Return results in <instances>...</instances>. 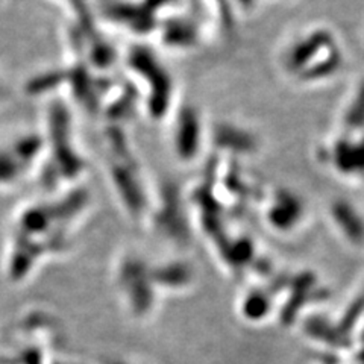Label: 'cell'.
<instances>
[{
	"instance_id": "cell-8",
	"label": "cell",
	"mask_w": 364,
	"mask_h": 364,
	"mask_svg": "<svg viewBox=\"0 0 364 364\" xmlns=\"http://www.w3.org/2000/svg\"><path fill=\"white\" fill-rule=\"evenodd\" d=\"M342 63H343L342 52L338 51L337 47H333L328 52V55L324 58V60L311 64L310 67H307L299 74V76L304 81L324 79V78L331 76V74H334L338 69H340Z\"/></svg>"
},
{
	"instance_id": "cell-7",
	"label": "cell",
	"mask_w": 364,
	"mask_h": 364,
	"mask_svg": "<svg viewBox=\"0 0 364 364\" xmlns=\"http://www.w3.org/2000/svg\"><path fill=\"white\" fill-rule=\"evenodd\" d=\"M217 143L234 152H252L256 147L255 137L245 129L223 125L217 128Z\"/></svg>"
},
{
	"instance_id": "cell-15",
	"label": "cell",
	"mask_w": 364,
	"mask_h": 364,
	"mask_svg": "<svg viewBox=\"0 0 364 364\" xmlns=\"http://www.w3.org/2000/svg\"><path fill=\"white\" fill-rule=\"evenodd\" d=\"M237 2L242 6H245V8H249L254 3V0H237Z\"/></svg>"
},
{
	"instance_id": "cell-12",
	"label": "cell",
	"mask_w": 364,
	"mask_h": 364,
	"mask_svg": "<svg viewBox=\"0 0 364 364\" xmlns=\"http://www.w3.org/2000/svg\"><path fill=\"white\" fill-rule=\"evenodd\" d=\"M363 311H364V295L357 297V299L347 307L340 325H338V329H340L345 336H347V333H349V331L355 326V324L358 322Z\"/></svg>"
},
{
	"instance_id": "cell-13",
	"label": "cell",
	"mask_w": 364,
	"mask_h": 364,
	"mask_svg": "<svg viewBox=\"0 0 364 364\" xmlns=\"http://www.w3.org/2000/svg\"><path fill=\"white\" fill-rule=\"evenodd\" d=\"M314 283H316V276L311 272H304L290 278V287L293 292H311Z\"/></svg>"
},
{
	"instance_id": "cell-2",
	"label": "cell",
	"mask_w": 364,
	"mask_h": 364,
	"mask_svg": "<svg viewBox=\"0 0 364 364\" xmlns=\"http://www.w3.org/2000/svg\"><path fill=\"white\" fill-rule=\"evenodd\" d=\"M302 211V202L299 197L287 192V190H279L275 195L267 216L273 226L281 231H287L299 222Z\"/></svg>"
},
{
	"instance_id": "cell-11",
	"label": "cell",
	"mask_w": 364,
	"mask_h": 364,
	"mask_svg": "<svg viewBox=\"0 0 364 364\" xmlns=\"http://www.w3.org/2000/svg\"><path fill=\"white\" fill-rule=\"evenodd\" d=\"M269 311V297L263 292H255L245 302V313L249 319H261Z\"/></svg>"
},
{
	"instance_id": "cell-17",
	"label": "cell",
	"mask_w": 364,
	"mask_h": 364,
	"mask_svg": "<svg viewBox=\"0 0 364 364\" xmlns=\"http://www.w3.org/2000/svg\"><path fill=\"white\" fill-rule=\"evenodd\" d=\"M361 338H363V343H364V331H363V336H361Z\"/></svg>"
},
{
	"instance_id": "cell-6",
	"label": "cell",
	"mask_w": 364,
	"mask_h": 364,
	"mask_svg": "<svg viewBox=\"0 0 364 364\" xmlns=\"http://www.w3.org/2000/svg\"><path fill=\"white\" fill-rule=\"evenodd\" d=\"M305 331L311 336L320 338L322 342H325L334 347H349L351 340L349 337L345 336L340 329L334 328L324 317H311L305 322Z\"/></svg>"
},
{
	"instance_id": "cell-1",
	"label": "cell",
	"mask_w": 364,
	"mask_h": 364,
	"mask_svg": "<svg viewBox=\"0 0 364 364\" xmlns=\"http://www.w3.org/2000/svg\"><path fill=\"white\" fill-rule=\"evenodd\" d=\"M334 38L333 34L326 29H317L311 32L308 37L302 38L301 41L292 47V51L288 52L286 65L292 73L301 74L308 65L313 64V60L316 58L322 51H329L333 49Z\"/></svg>"
},
{
	"instance_id": "cell-3",
	"label": "cell",
	"mask_w": 364,
	"mask_h": 364,
	"mask_svg": "<svg viewBox=\"0 0 364 364\" xmlns=\"http://www.w3.org/2000/svg\"><path fill=\"white\" fill-rule=\"evenodd\" d=\"M331 161L345 175H364V137L360 142L338 140L331 152Z\"/></svg>"
},
{
	"instance_id": "cell-10",
	"label": "cell",
	"mask_w": 364,
	"mask_h": 364,
	"mask_svg": "<svg viewBox=\"0 0 364 364\" xmlns=\"http://www.w3.org/2000/svg\"><path fill=\"white\" fill-rule=\"evenodd\" d=\"M311 297H313V292H293L290 299L287 301L283 311H281V322H283L284 325L293 324L297 313H299V310L305 304L311 301Z\"/></svg>"
},
{
	"instance_id": "cell-5",
	"label": "cell",
	"mask_w": 364,
	"mask_h": 364,
	"mask_svg": "<svg viewBox=\"0 0 364 364\" xmlns=\"http://www.w3.org/2000/svg\"><path fill=\"white\" fill-rule=\"evenodd\" d=\"M333 217L338 226L342 228L345 235L354 243L364 242V220L355 211L354 206L346 201H337L333 204Z\"/></svg>"
},
{
	"instance_id": "cell-14",
	"label": "cell",
	"mask_w": 364,
	"mask_h": 364,
	"mask_svg": "<svg viewBox=\"0 0 364 364\" xmlns=\"http://www.w3.org/2000/svg\"><path fill=\"white\" fill-rule=\"evenodd\" d=\"M313 358L320 364H340V358L333 352H317L313 354Z\"/></svg>"
},
{
	"instance_id": "cell-9",
	"label": "cell",
	"mask_w": 364,
	"mask_h": 364,
	"mask_svg": "<svg viewBox=\"0 0 364 364\" xmlns=\"http://www.w3.org/2000/svg\"><path fill=\"white\" fill-rule=\"evenodd\" d=\"M345 125L351 131L364 128V81L361 82L355 99L345 114Z\"/></svg>"
},
{
	"instance_id": "cell-16",
	"label": "cell",
	"mask_w": 364,
	"mask_h": 364,
	"mask_svg": "<svg viewBox=\"0 0 364 364\" xmlns=\"http://www.w3.org/2000/svg\"><path fill=\"white\" fill-rule=\"evenodd\" d=\"M358 361H360L361 364H364V349L358 352Z\"/></svg>"
},
{
	"instance_id": "cell-4",
	"label": "cell",
	"mask_w": 364,
	"mask_h": 364,
	"mask_svg": "<svg viewBox=\"0 0 364 364\" xmlns=\"http://www.w3.org/2000/svg\"><path fill=\"white\" fill-rule=\"evenodd\" d=\"M187 114L181 115L176 128V151L182 156L181 160H193V154L196 155L201 144V126L199 119L196 113L193 114L192 108H187Z\"/></svg>"
}]
</instances>
